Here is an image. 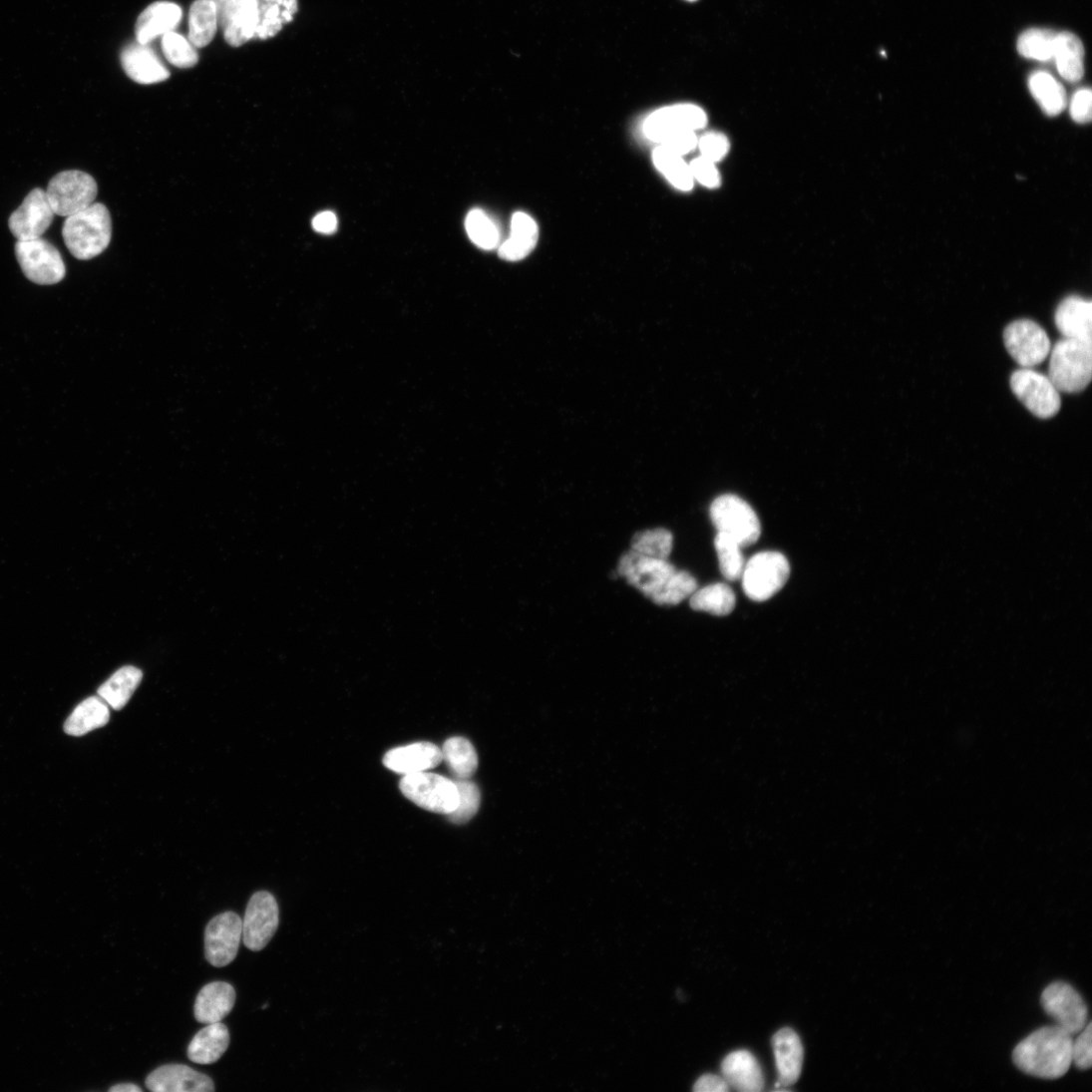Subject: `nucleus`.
Returning a JSON list of instances; mask_svg holds the SVG:
<instances>
[{"label": "nucleus", "mask_w": 1092, "mask_h": 1092, "mask_svg": "<svg viewBox=\"0 0 1092 1092\" xmlns=\"http://www.w3.org/2000/svg\"><path fill=\"white\" fill-rule=\"evenodd\" d=\"M1072 1043V1036L1058 1026L1041 1028L1014 1048L1012 1060L1028 1075L1055 1080L1070 1069Z\"/></svg>", "instance_id": "f257e3e1"}, {"label": "nucleus", "mask_w": 1092, "mask_h": 1092, "mask_svg": "<svg viewBox=\"0 0 1092 1092\" xmlns=\"http://www.w3.org/2000/svg\"><path fill=\"white\" fill-rule=\"evenodd\" d=\"M112 232L111 213L101 202L67 216L62 228L66 247L80 260L101 255L111 243Z\"/></svg>", "instance_id": "f03ea898"}, {"label": "nucleus", "mask_w": 1092, "mask_h": 1092, "mask_svg": "<svg viewBox=\"0 0 1092 1092\" xmlns=\"http://www.w3.org/2000/svg\"><path fill=\"white\" fill-rule=\"evenodd\" d=\"M1092 375V341L1063 338L1053 347L1048 378L1059 392L1079 393Z\"/></svg>", "instance_id": "7ed1b4c3"}, {"label": "nucleus", "mask_w": 1092, "mask_h": 1092, "mask_svg": "<svg viewBox=\"0 0 1092 1092\" xmlns=\"http://www.w3.org/2000/svg\"><path fill=\"white\" fill-rule=\"evenodd\" d=\"M710 519L717 531L742 547L753 546L761 537V523L755 510L736 495L716 498L710 507Z\"/></svg>", "instance_id": "20e7f679"}, {"label": "nucleus", "mask_w": 1092, "mask_h": 1092, "mask_svg": "<svg viewBox=\"0 0 1092 1092\" xmlns=\"http://www.w3.org/2000/svg\"><path fill=\"white\" fill-rule=\"evenodd\" d=\"M403 795L419 808L449 816L459 805L458 788L454 780L433 773L406 775L400 781Z\"/></svg>", "instance_id": "39448f33"}, {"label": "nucleus", "mask_w": 1092, "mask_h": 1092, "mask_svg": "<svg viewBox=\"0 0 1092 1092\" xmlns=\"http://www.w3.org/2000/svg\"><path fill=\"white\" fill-rule=\"evenodd\" d=\"M790 576V563L778 551H763L752 556L742 575L745 594L753 601L764 602L776 595Z\"/></svg>", "instance_id": "423d86ee"}, {"label": "nucleus", "mask_w": 1092, "mask_h": 1092, "mask_svg": "<svg viewBox=\"0 0 1092 1092\" xmlns=\"http://www.w3.org/2000/svg\"><path fill=\"white\" fill-rule=\"evenodd\" d=\"M98 191V183L92 176L67 171L50 181L46 193L54 213L67 217L93 204Z\"/></svg>", "instance_id": "0eeeda50"}, {"label": "nucleus", "mask_w": 1092, "mask_h": 1092, "mask_svg": "<svg viewBox=\"0 0 1092 1092\" xmlns=\"http://www.w3.org/2000/svg\"><path fill=\"white\" fill-rule=\"evenodd\" d=\"M16 256L28 279L41 285L56 284L64 279L66 266L59 250L41 238L17 241Z\"/></svg>", "instance_id": "6e6552de"}, {"label": "nucleus", "mask_w": 1092, "mask_h": 1092, "mask_svg": "<svg viewBox=\"0 0 1092 1092\" xmlns=\"http://www.w3.org/2000/svg\"><path fill=\"white\" fill-rule=\"evenodd\" d=\"M676 570L668 559L645 556L632 549L618 563V573L651 600L663 591Z\"/></svg>", "instance_id": "1a4fd4ad"}, {"label": "nucleus", "mask_w": 1092, "mask_h": 1092, "mask_svg": "<svg viewBox=\"0 0 1092 1092\" xmlns=\"http://www.w3.org/2000/svg\"><path fill=\"white\" fill-rule=\"evenodd\" d=\"M1013 394L1040 419L1054 417L1061 409L1060 392L1048 376L1032 369L1015 371L1010 378Z\"/></svg>", "instance_id": "9d476101"}, {"label": "nucleus", "mask_w": 1092, "mask_h": 1092, "mask_svg": "<svg viewBox=\"0 0 1092 1092\" xmlns=\"http://www.w3.org/2000/svg\"><path fill=\"white\" fill-rule=\"evenodd\" d=\"M242 933V919L237 913L227 911L214 916L204 931L207 962L216 968L231 964L237 957Z\"/></svg>", "instance_id": "9b49d317"}, {"label": "nucleus", "mask_w": 1092, "mask_h": 1092, "mask_svg": "<svg viewBox=\"0 0 1092 1092\" xmlns=\"http://www.w3.org/2000/svg\"><path fill=\"white\" fill-rule=\"evenodd\" d=\"M1003 339L1008 353L1023 369L1038 366L1051 351L1046 331L1027 319L1010 323L1004 330Z\"/></svg>", "instance_id": "f8f14e48"}, {"label": "nucleus", "mask_w": 1092, "mask_h": 1092, "mask_svg": "<svg viewBox=\"0 0 1092 1092\" xmlns=\"http://www.w3.org/2000/svg\"><path fill=\"white\" fill-rule=\"evenodd\" d=\"M1045 1012L1069 1035H1078L1088 1023V1009L1081 995L1065 982H1054L1042 993Z\"/></svg>", "instance_id": "ddd939ff"}, {"label": "nucleus", "mask_w": 1092, "mask_h": 1092, "mask_svg": "<svg viewBox=\"0 0 1092 1092\" xmlns=\"http://www.w3.org/2000/svg\"><path fill=\"white\" fill-rule=\"evenodd\" d=\"M243 941L247 949L259 952L265 948L279 924V909L275 898L267 892L254 894L245 911Z\"/></svg>", "instance_id": "4468645a"}, {"label": "nucleus", "mask_w": 1092, "mask_h": 1092, "mask_svg": "<svg viewBox=\"0 0 1092 1092\" xmlns=\"http://www.w3.org/2000/svg\"><path fill=\"white\" fill-rule=\"evenodd\" d=\"M226 42L240 47L255 36L258 16V0H212Z\"/></svg>", "instance_id": "2eb2a0df"}, {"label": "nucleus", "mask_w": 1092, "mask_h": 1092, "mask_svg": "<svg viewBox=\"0 0 1092 1092\" xmlns=\"http://www.w3.org/2000/svg\"><path fill=\"white\" fill-rule=\"evenodd\" d=\"M54 215L46 191L35 188L12 213L9 227L17 241L38 239L50 228Z\"/></svg>", "instance_id": "dca6fc26"}, {"label": "nucleus", "mask_w": 1092, "mask_h": 1092, "mask_svg": "<svg viewBox=\"0 0 1092 1092\" xmlns=\"http://www.w3.org/2000/svg\"><path fill=\"white\" fill-rule=\"evenodd\" d=\"M707 124L705 112L694 105H677L652 113L644 122L645 136L661 144L669 136L680 131H696Z\"/></svg>", "instance_id": "f3484780"}, {"label": "nucleus", "mask_w": 1092, "mask_h": 1092, "mask_svg": "<svg viewBox=\"0 0 1092 1092\" xmlns=\"http://www.w3.org/2000/svg\"><path fill=\"white\" fill-rule=\"evenodd\" d=\"M146 1087L154 1092H212L210 1077L182 1064L159 1067L146 1078Z\"/></svg>", "instance_id": "a211bd4d"}, {"label": "nucleus", "mask_w": 1092, "mask_h": 1092, "mask_svg": "<svg viewBox=\"0 0 1092 1092\" xmlns=\"http://www.w3.org/2000/svg\"><path fill=\"white\" fill-rule=\"evenodd\" d=\"M127 76L140 85H155L170 79L171 73L149 44H131L121 54Z\"/></svg>", "instance_id": "6ab92c4d"}, {"label": "nucleus", "mask_w": 1092, "mask_h": 1092, "mask_svg": "<svg viewBox=\"0 0 1092 1092\" xmlns=\"http://www.w3.org/2000/svg\"><path fill=\"white\" fill-rule=\"evenodd\" d=\"M442 762V750L427 742L393 749L385 755L383 760L389 770L403 776L427 772Z\"/></svg>", "instance_id": "aec40b11"}, {"label": "nucleus", "mask_w": 1092, "mask_h": 1092, "mask_svg": "<svg viewBox=\"0 0 1092 1092\" xmlns=\"http://www.w3.org/2000/svg\"><path fill=\"white\" fill-rule=\"evenodd\" d=\"M236 1001L234 987L224 981H214L203 986L194 1001V1017L200 1024L220 1023L233 1009Z\"/></svg>", "instance_id": "412c9836"}, {"label": "nucleus", "mask_w": 1092, "mask_h": 1092, "mask_svg": "<svg viewBox=\"0 0 1092 1092\" xmlns=\"http://www.w3.org/2000/svg\"><path fill=\"white\" fill-rule=\"evenodd\" d=\"M723 1078L728 1085L743 1092L763 1090L765 1078L757 1058L747 1050L728 1054L721 1063Z\"/></svg>", "instance_id": "4be33fe9"}, {"label": "nucleus", "mask_w": 1092, "mask_h": 1092, "mask_svg": "<svg viewBox=\"0 0 1092 1092\" xmlns=\"http://www.w3.org/2000/svg\"><path fill=\"white\" fill-rule=\"evenodd\" d=\"M772 1045L779 1074L776 1085L786 1088L798 1080L803 1070L804 1046L796 1032L790 1028L777 1032Z\"/></svg>", "instance_id": "5701e85b"}, {"label": "nucleus", "mask_w": 1092, "mask_h": 1092, "mask_svg": "<svg viewBox=\"0 0 1092 1092\" xmlns=\"http://www.w3.org/2000/svg\"><path fill=\"white\" fill-rule=\"evenodd\" d=\"M1057 329L1064 338L1092 341V304L1083 298H1066L1055 313Z\"/></svg>", "instance_id": "b1692460"}, {"label": "nucleus", "mask_w": 1092, "mask_h": 1092, "mask_svg": "<svg viewBox=\"0 0 1092 1092\" xmlns=\"http://www.w3.org/2000/svg\"><path fill=\"white\" fill-rule=\"evenodd\" d=\"M182 18V9L173 3L159 2L146 9L138 18L136 38L138 43L150 44L159 36L173 32Z\"/></svg>", "instance_id": "393cba45"}, {"label": "nucleus", "mask_w": 1092, "mask_h": 1092, "mask_svg": "<svg viewBox=\"0 0 1092 1092\" xmlns=\"http://www.w3.org/2000/svg\"><path fill=\"white\" fill-rule=\"evenodd\" d=\"M230 1045L228 1028L220 1023L209 1024L191 1040L187 1056L196 1064L209 1065L220 1060Z\"/></svg>", "instance_id": "a878e982"}, {"label": "nucleus", "mask_w": 1092, "mask_h": 1092, "mask_svg": "<svg viewBox=\"0 0 1092 1092\" xmlns=\"http://www.w3.org/2000/svg\"><path fill=\"white\" fill-rule=\"evenodd\" d=\"M539 241V227L534 218L526 212H517L513 216L512 235L500 249L501 258L519 261L529 256Z\"/></svg>", "instance_id": "bb28decb"}, {"label": "nucleus", "mask_w": 1092, "mask_h": 1092, "mask_svg": "<svg viewBox=\"0 0 1092 1092\" xmlns=\"http://www.w3.org/2000/svg\"><path fill=\"white\" fill-rule=\"evenodd\" d=\"M109 705L97 696L83 701L67 718L64 732L72 737H83L108 724Z\"/></svg>", "instance_id": "cd10ccee"}, {"label": "nucleus", "mask_w": 1092, "mask_h": 1092, "mask_svg": "<svg viewBox=\"0 0 1092 1092\" xmlns=\"http://www.w3.org/2000/svg\"><path fill=\"white\" fill-rule=\"evenodd\" d=\"M259 16L254 38L266 40L276 36L294 21L299 13V0H258Z\"/></svg>", "instance_id": "c85d7f7f"}, {"label": "nucleus", "mask_w": 1092, "mask_h": 1092, "mask_svg": "<svg viewBox=\"0 0 1092 1092\" xmlns=\"http://www.w3.org/2000/svg\"><path fill=\"white\" fill-rule=\"evenodd\" d=\"M1084 48L1078 37L1072 33H1058L1054 57L1060 76L1070 82H1079L1084 73Z\"/></svg>", "instance_id": "c756f323"}, {"label": "nucleus", "mask_w": 1092, "mask_h": 1092, "mask_svg": "<svg viewBox=\"0 0 1092 1092\" xmlns=\"http://www.w3.org/2000/svg\"><path fill=\"white\" fill-rule=\"evenodd\" d=\"M142 678L141 670L133 666L123 667L100 687L99 697L113 709L121 710L130 701Z\"/></svg>", "instance_id": "7c9ffc66"}, {"label": "nucleus", "mask_w": 1092, "mask_h": 1092, "mask_svg": "<svg viewBox=\"0 0 1092 1092\" xmlns=\"http://www.w3.org/2000/svg\"><path fill=\"white\" fill-rule=\"evenodd\" d=\"M736 604L737 597L734 590L724 582H716V584L697 589L690 597V606L693 610L716 616L731 614Z\"/></svg>", "instance_id": "2f4dec72"}, {"label": "nucleus", "mask_w": 1092, "mask_h": 1092, "mask_svg": "<svg viewBox=\"0 0 1092 1092\" xmlns=\"http://www.w3.org/2000/svg\"><path fill=\"white\" fill-rule=\"evenodd\" d=\"M188 41L195 48L207 46L217 30V16L212 0H195L189 10Z\"/></svg>", "instance_id": "473e14b6"}, {"label": "nucleus", "mask_w": 1092, "mask_h": 1092, "mask_svg": "<svg viewBox=\"0 0 1092 1092\" xmlns=\"http://www.w3.org/2000/svg\"><path fill=\"white\" fill-rule=\"evenodd\" d=\"M446 762L455 779H470L477 771L479 759L472 743L462 737L449 739L442 750Z\"/></svg>", "instance_id": "72a5a7b5"}, {"label": "nucleus", "mask_w": 1092, "mask_h": 1092, "mask_svg": "<svg viewBox=\"0 0 1092 1092\" xmlns=\"http://www.w3.org/2000/svg\"><path fill=\"white\" fill-rule=\"evenodd\" d=\"M1029 88L1047 115L1056 116L1065 109L1067 98L1064 88L1049 73L1035 72L1029 80Z\"/></svg>", "instance_id": "f704fd0d"}, {"label": "nucleus", "mask_w": 1092, "mask_h": 1092, "mask_svg": "<svg viewBox=\"0 0 1092 1092\" xmlns=\"http://www.w3.org/2000/svg\"><path fill=\"white\" fill-rule=\"evenodd\" d=\"M652 161L655 168L678 189L691 190L694 179L690 170L681 156H678L660 146L653 152Z\"/></svg>", "instance_id": "c9c22d12"}, {"label": "nucleus", "mask_w": 1092, "mask_h": 1092, "mask_svg": "<svg viewBox=\"0 0 1092 1092\" xmlns=\"http://www.w3.org/2000/svg\"><path fill=\"white\" fill-rule=\"evenodd\" d=\"M714 546L722 575L731 581L741 579L747 562L742 551L743 547L732 539L720 534L715 537Z\"/></svg>", "instance_id": "e433bc0d"}, {"label": "nucleus", "mask_w": 1092, "mask_h": 1092, "mask_svg": "<svg viewBox=\"0 0 1092 1092\" xmlns=\"http://www.w3.org/2000/svg\"><path fill=\"white\" fill-rule=\"evenodd\" d=\"M1057 34L1046 29L1028 30L1018 39V53L1029 59L1050 61L1054 57Z\"/></svg>", "instance_id": "4c0bfd02"}, {"label": "nucleus", "mask_w": 1092, "mask_h": 1092, "mask_svg": "<svg viewBox=\"0 0 1092 1092\" xmlns=\"http://www.w3.org/2000/svg\"><path fill=\"white\" fill-rule=\"evenodd\" d=\"M471 240L480 248L492 250L500 242V231L493 218L482 209H473L466 218Z\"/></svg>", "instance_id": "58836bf2"}, {"label": "nucleus", "mask_w": 1092, "mask_h": 1092, "mask_svg": "<svg viewBox=\"0 0 1092 1092\" xmlns=\"http://www.w3.org/2000/svg\"><path fill=\"white\" fill-rule=\"evenodd\" d=\"M631 547L645 556L668 559L673 549V535L663 529L641 532L633 537Z\"/></svg>", "instance_id": "ea45409f"}, {"label": "nucleus", "mask_w": 1092, "mask_h": 1092, "mask_svg": "<svg viewBox=\"0 0 1092 1092\" xmlns=\"http://www.w3.org/2000/svg\"><path fill=\"white\" fill-rule=\"evenodd\" d=\"M454 781L458 788L459 805L448 818L456 825H463L470 822L479 812L481 792L470 779H454Z\"/></svg>", "instance_id": "a19ab883"}, {"label": "nucleus", "mask_w": 1092, "mask_h": 1092, "mask_svg": "<svg viewBox=\"0 0 1092 1092\" xmlns=\"http://www.w3.org/2000/svg\"><path fill=\"white\" fill-rule=\"evenodd\" d=\"M698 589L696 578L686 570H676L663 591L652 599L658 605H678Z\"/></svg>", "instance_id": "79ce46f5"}, {"label": "nucleus", "mask_w": 1092, "mask_h": 1092, "mask_svg": "<svg viewBox=\"0 0 1092 1092\" xmlns=\"http://www.w3.org/2000/svg\"><path fill=\"white\" fill-rule=\"evenodd\" d=\"M162 46L167 59L179 68H191L198 61L195 47L188 39L174 31L164 35Z\"/></svg>", "instance_id": "37998d69"}, {"label": "nucleus", "mask_w": 1092, "mask_h": 1092, "mask_svg": "<svg viewBox=\"0 0 1092 1092\" xmlns=\"http://www.w3.org/2000/svg\"><path fill=\"white\" fill-rule=\"evenodd\" d=\"M701 157L717 163L723 160L730 151V142L720 133H708L698 141Z\"/></svg>", "instance_id": "c03bdc74"}, {"label": "nucleus", "mask_w": 1092, "mask_h": 1092, "mask_svg": "<svg viewBox=\"0 0 1092 1092\" xmlns=\"http://www.w3.org/2000/svg\"><path fill=\"white\" fill-rule=\"evenodd\" d=\"M1092 1025L1087 1023L1072 1043V1063L1080 1070H1088L1092 1064Z\"/></svg>", "instance_id": "a18cd8bd"}, {"label": "nucleus", "mask_w": 1092, "mask_h": 1092, "mask_svg": "<svg viewBox=\"0 0 1092 1092\" xmlns=\"http://www.w3.org/2000/svg\"><path fill=\"white\" fill-rule=\"evenodd\" d=\"M689 166L693 179L702 185L714 188L720 184V176L714 163L700 157Z\"/></svg>", "instance_id": "49530a36"}, {"label": "nucleus", "mask_w": 1092, "mask_h": 1092, "mask_svg": "<svg viewBox=\"0 0 1092 1092\" xmlns=\"http://www.w3.org/2000/svg\"><path fill=\"white\" fill-rule=\"evenodd\" d=\"M660 145L662 148L682 157L697 148L698 139L694 131H680L666 138Z\"/></svg>", "instance_id": "de8ad7c7"}, {"label": "nucleus", "mask_w": 1092, "mask_h": 1092, "mask_svg": "<svg viewBox=\"0 0 1092 1092\" xmlns=\"http://www.w3.org/2000/svg\"><path fill=\"white\" fill-rule=\"evenodd\" d=\"M1091 101L1092 95L1090 90L1087 89L1080 90L1073 96L1070 104V114L1076 123L1085 124L1090 122Z\"/></svg>", "instance_id": "09e8293b"}, {"label": "nucleus", "mask_w": 1092, "mask_h": 1092, "mask_svg": "<svg viewBox=\"0 0 1092 1092\" xmlns=\"http://www.w3.org/2000/svg\"><path fill=\"white\" fill-rule=\"evenodd\" d=\"M730 1085L723 1077L715 1074H705L696 1081L693 1090L696 1092H724L730 1090Z\"/></svg>", "instance_id": "8fccbe9b"}, {"label": "nucleus", "mask_w": 1092, "mask_h": 1092, "mask_svg": "<svg viewBox=\"0 0 1092 1092\" xmlns=\"http://www.w3.org/2000/svg\"><path fill=\"white\" fill-rule=\"evenodd\" d=\"M337 217L331 211H323L317 214L313 220V228L322 234H331L337 229Z\"/></svg>", "instance_id": "3c124183"}, {"label": "nucleus", "mask_w": 1092, "mask_h": 1092, "mask_svg": "<svg viewBox=\"0 0 1092 1092\" xmlns=\"http://www.w3.org/2000/svg\"><path fill=\"white\" fill-rule=\"evenodd\" d=\"M111 1092H142V1088L134 1083H120L110 1088Z\"/></svg>", "instance_id": "603ef678"}, {"label": "nucleus", "mask_w": 1092, "mask_h": 1092, "mask_svg": "<svg viewBox=\"0 0 1092 1092\" xmlns=\"http://www.w3.org/2000/svg\"><path fill=\"white\" fill-rule=\"evenodd\" d=\"M691 2H693V0H691Z\"/></svg>", "instance_id": "864d4df0"}]
</instances>
